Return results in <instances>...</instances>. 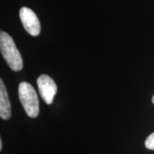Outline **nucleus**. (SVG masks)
<instances>
[{
  "label": "nucleus",
  "instance_id": "obj_1",
  "mask_svg": "<svg viewBox=\"0 0 154 154\" xmlns=\"http://www.w3.org/2000/svg\"><path fill=\"white\" fill-rule=\"evenodd\" d=\"M0 49L3 57L13 71H19L22 69V58L13 38L5 32L0 33Z\"/></svg>",
  "mask_w": 154,
  "mask_h": 154
},
{
  "label": "nucleus",
  "instance_id": "obj_2",
  "mask_svg": "<svg viewBox=\"0 0 154 154\" xmlns=\"http://www.w3.org/2000/svg\"><path fill=\"white\" fill-rule=\"evenodd\" d=\"M18 93L19 99L28 116L32 118L38 116L39 112L38 99L33 86L25 82H21L19 84Z\"/></svg>",
  "mask_w": 154,
  "mask_h": 154
},
{
  "label": "nucleus",
  "instance_id": "obj_3",
  "mask_svg": "<svg viewBox=\"0 0 154 154\" xmlns=\"http://www.w3.org/2000/svg\"><path fill=\"white\" fill-rule=\"evenodd\" d=\"M37 85L39 94L43 100L47 105L52 104L57 91L55 82L47 75H41L37 80Z\"/></svg>",
  "mask_w": 154,
  "mask_h": 154
},
{
  "label": "nucleus",
  "instance_id": "obj_4",
  "mask_svg": "<svg viewBox=\"0 0 154 154\" xmlns=\"http://www.w3.org/2000/svg\"><path fill=\"white\" fill-rule=\"evenodd\" d=\"M19 16L25 30L32 36H38L40 33V23L36 14L31 9L22 7Z\"/></svg>",
  "mask_w": 154,
  "mask_h": 154
},
{
  "label": "nucleus",
  "instance_id": "obj_5",
  "mask_svg": "<svg viewBox=\"0 0 154 154\" xmlns=\"http://www.w3.org/2000/svg\"><path fill=\"white\" fill-rule=\"evenodd\" d=\"M11 116V103L3 80H0V117L8 120Z\"/></svg>",
  "mask_w": 154,
  "mask_h": 154
},
{
  "label": "nucleus",
  "instance_id": "obj_6",
  "mask_svg": "<svg viewBox=\"0 0 154 154\" xmlns=\"http://www.w3.org/2000/svg\"><path fill=\"white\" fill-rule=\"evenodd\" d=\"M145 146L149 150H154V132L146 138L145 141Z\"/></svg>",
  "mask_w": 154,
  "mask_h": 154
},
{
  "label": "nucleus",
  "instance_id": "obj_7",
  "mask_svg": "<svg viewBox=\"0 0 154 154\" xmlns=\"http://www.w3.org/2000/svg\"><path fill=\"white\" fill-rule=\"evenodd\" d=\"M2 149H3V142L2 140H0V150L2 151Z\"/></svg>",
  "mask_w": 154,
  "mask_h": 154
},
{
  "label": "nucleus",
  "instance_id": "obj_8",
  "mask_svg": "<svg viewBox=\"0 0 154 154\" xmlns=\"http://www.w3.org/2000/svg\"><path fill=\"white\" fill-rule=\"evenodd\" d=\"M152 104L154 105V95H153V97H152Z\"/></svg>",
  "mask_w": 154,
  "mask_h": 154
}]
</instances>
